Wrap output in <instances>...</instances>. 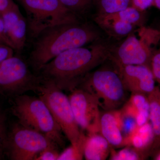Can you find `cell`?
Masks as SVG:
<instances>
[{"label": "cell", "instance_id": "1", "mask_svg": "<svg viewBox=\"0 0 160 160\" xmlns=\"http://www.w3.org/2000/svg\"><path fill=\"white\" fill-rule=\"evenodd\" d=\"M112 46L99 40L66 50L41 68L38 74L65 91L77 88L84 78L109 59Z\"/></svg>", "mask_w": 160, "mask_h": 160}, {"label": "cell", "instance_id": "2", "mask_svg": "<svg viewBox=\"0 0 160 160\" xmlns=\"http://www.w3.org/2000/svg\"><path fill=\"white\" fill-rule=\"evenodd\" d=\"M98 32L79 22L60 24L43 31L35 38L29 57V65L35 73L62 52L86 46L99 40Z\"/></svg>", "mask_w": 160, "mask_h": 160}, {"label": "cell", "instance_id": "3", "mask_svg": "<svg viewBox=\"0 0 160 160\" xmlns=\"http://www.w3.org/2000/svg\"><path fill=\"white\" fill-rule=\"evenodd\" d=\"M11 111L18 122L50 138L60 148L65 146L62 129L46 103L39 97L21 95L9 99Z\"/></svg>", "mask_w": 160, "mask_h": 160}, {"label": "cell", "instance_id": "4", "mask_svg": "<svg viewBox=\"0 0 160 160\" xmlns=\"http://www.w3.org/2000/svg\"><path fill=\"white\" fill-rule=\"evenodd\" d=\"M112 47L109 59L116 66L147 65L160 42V30L142 26Z\"/></svg>", "mask_w": 160, "mask_h": 160}, {"label": "cell", "instance_id": "5", "mask_svg": "<svg viewBox=\"0 0 160 160\" xmlns=\"http://www.w3.org/2000/svg\"><path fill=\"white\" fill-rule=\"evenodd\" d=\"M114 66V69L102 68L91 72L78 87L94 95L100 108L106 111L118 109L124 103L127 96L128 90Z\"/></svg>", "mask_w": 160, "mask_h": 160}, {"label": "cell", "instance_id": "6", "mask_svg": "<svg viewBox=\"0 0 160 160\" xmlns=\"http://www.w3.org/2000/svg\"><path fill=\"white\" fill-rule=\"evenodd\" d=\"M26 13L28 35L34 39L46 29L60 24L78 22L76 15L59 0H17Z\"/></svg>", "mask_w": 160, "mask_h": 160}, {"label": "cell", "instance_id": "7", "mask_svg": "<svg viewBox=\"0 0 160 160\" xmlns=\"http://www.w3.org/2000/svg\"><path fill=\"white\" fill-rule=\"evenodd\" d=\"M43 79L37 93L46 103L71 145H78L85 133L77 123L68 97L53 82Z\"/></svg>", "mask_w": 160, "mask_h": 160}, {"label": "cell", "instance_id": "8", "mask_svg": "<svg viewBox=\"0 0 160 160\" xmlns=\"http://www.w3.org/2000/svg\"><path fill=\"white\" fill-rule=\"evenodd\" d=\"M43 79L32 72L22 58L14 55L0 64V96L9 100L28 91L37 93Z\"/></svg>", "mask_w": 160, "mask_h": 160}, {"label": "cell", "instance_id": "9", "mask_svg": "<svg viewBox=\"0 0 160 160\" xmlns=\"http://www.w3.org/2000/svg\"><path fill=\"white\" fill-rule=\"evenodd\" d=\"M53 145L57 144L49 137L18 122L8 129L4 153L9 160H35L42 151Z\"/></svg>", "mask_w": 160, "mask_h": 160}, {"label": "cell", "instance_id": "10", "mask_svg": "<svg viewBox=\"0 0 160 160\" xmlns=\"http://www.w3.org/2000/svg\"><path fill=\"white\" fill-rule=\"evenodd\" d=\"M71 92L68 98L80 129L86 132V135L99 133L101 113L97 99L89 91L80 87Z\"/></svg>", "mask_w": 160, "mask_h": 160}, {"label": "cell", "instance_id": "11", "mask_svg": "<svg viewBox=\"0 0 160 160\" xmlns=\"http://www.w3.org/2000/svg\"><path fill=\"white\" fill-rule=\"evenodd\" d=\"M115 66L127 90L131 92L146 95L154 90L156 81L150 66L145 65Z\"/></svg>", "mask_w": 160, "mask_h": 160}, {"label": "cell", "instance_id": "12", "mask_svg": "<svg viewBox=\"0 0 160 160\" xmlns=\"http://www.w3.org/2000/svg\"><path fill=\"white\" fill-rule=\"evenodd\" d=\"M0 14L7 37L14 51L20 53L25 47L27 41L28 27L26 18L14 2Z\"/></svg>", "mask_w": 160, "mask_h": 160}, {"label": "cell", "instance_id": "13", "mask_svg": "<svg viewBox=\"0 0 160 160\" xmlns=\"http://www.w3.org/2000/svg\"><path fill=\"white\" fill-rule=\"evenodd\" d=\"M99 132L110 144L112 148L128 146L121 128L116 111H107L101 113Z\"/></svg>", "mask_w": 160, "mask_h": 160}, {"label": "cell", "instance_id": "14", "mask_svg": "<svg viewBox=\"0 0 160 160\" xmlns=\"http://www.w3.org/2000/svg\"><path fill=\"white\" fill-rule=\"evenodd\" d=\"M112 147L101 133L86 135L84 157L87 160H106L110 154Z\"/></svg>", "mask_w": 160, "mask_h": 160}, {"label": "cell", "instance_id": "15", "mask_svg": "<svg viewBox=\"0 0 160 160\" xmlns=\"http://www.w3.org/2000/svg\"><path fill=\"white\" fill-rule=\"evenodd\" d=\"M149 103V122L151 124L154 140L150 155L153 156L160 150V88L156 86L148 95Z\"/></svg>", "mask_w": 160, "mask_h": 160}, {"label": "cell", "instance_id": "16", "mask_svg": "<svg viewBox=\"0 0 160 160\" xmlns=\"http://www.w3.org/2000/svg\"><path fill=\"white\" fill-rule=\"evenodd\" d=\"M122 110L134 118L139 114H149L148 95L140 92H132L130 98Z\"/></svg>", "mask_w": 160, "mask_h": 160}, {"label": "cell", "instance_id": "17", "mask_svg": "<svg viewBox=\"0 0 160 160\" xmlns=\"http://www.w3.org/2000/svg\"><path fill=\"white\" fill-rule=\"evenodd\" d=\"M142 11H140L132 6H129L121 11L105 15H98L96 22L119 20L131 23L133 25L140 24L142 20Z\"/></svg>", "mask_w": 160, "mask_h": 160}, {"label": "cell", "instance_id": "18", "mask_svg": "<svg viewBox=\"0 0 160 160\" xmlns=\"http://www.w3.org/2000/svg\"><path fill=\"white\" fill-rule=\"evenodd\" d=\"M97 23L110 34L117 37L128 36L131 33L134 26L131 23L119 20L99 21Z\"/></svg>", "mask_w": 160, "mask_h": 160}, {"label": "cell", "instance_id": "19", "mask_svg": "<svg viewBox=\"0 0 160 160\" xmlns=\"http://www.w3.org/2000/svg\"><path fill=\"white\" fill-rule=\"evenodd\" d=\"M98 10V15L114 13L131 5V0H93Z\"/></svg>", "mask_w": 160, "mask_h": 160}, {"label": "cell", "instance_id": "20", "mask_svg": "<svg viewBox=\"0 0 160 160\" xmlns=\"http://www.w3.org/2000/svg\"><path fill=\"white\" fill-rule=\"evenodd\" d=\"M110 154V159L112 160H139L146 158L143 153L131 146H127L118 151L112 148Z\"/></svg>", "mask_w": 160, "mask_h": 160}, {"label": "cell", "instance_id": "21", "mask_svg": "<svg viewBox=\"0 0 160 160\" xmlns=\"http://www.w3.org/2000/svg\"><path fill=\"white\" fill-rule=\"evenodd\" d=\"M116 112L121 131L124 137L127 139L128 143V138L135 131L138 127L135 119L122 110L121 111H116Z\"/></svg>", "mask_w": 160, "mask_h": 160}, {"label": "cell", "instance_id": "22", "mask_svg": "<svg viewBox=\"0 0 160 160\" xmlns=\"http://www.w3.org/2000/svg\"><path fill=\"white\" fill-rule=\"evenodd\" d=\"M86 136L78 145L69 146L60 153L58 160H81L84 157V149Z\"/></svg>", "mask_w": 160, "mask_h": 160}, {"label": "cell", "instance_id": "23", "mask_svg": "<svg viewBox=\"0 0 160 160\" xmlns=\"http://www.w3.org/2000/svg\"><path fill=\"white\" fill-rule=\"evenodd\" d=\"M66 8L76 15L86 11L93 0H59Z\"/></svg>", "mask_w": 160, "mask_h": 160}, {"label": "cell", "instance_id": "24", "mask_svg": "<svg viewBox=\"0 0 160 160\" xmlns=\"http://www.w3.org/2000/svg\"><path fill=\"white\" fill-rule=\"evenodd\" d=\"M8 129L6 111L0 105V160L5 158L4 146L7 137Z\"/></svg>", "mask_w": 160, "mask_h": 160}, {"label": "cell", "instance_id": "25", "mask_svg": "<svg viewBox=\"0 0 160 160\" xmlns=\"http://www.w3.org/2000/svg\"><path fill=\"white\" fill-rule=\"evenodd\" d=\"M59 148L57 145L49 146L38 155L35 160H58L60 154Z\"/></svg>", "mask_w": 160, "mask_h": 160}, {"label": "cell", "instance_id": "26", "mask_svg": "<svg viewBox=\"0 0 160 160\" xmlns=\"http://www.w3.org/2000/svg\"><path fill=\"white\" fill-rule=\"evenodd\" d=\"M150 68L156 82L160 85V45L152 55L150 62Z\"/></svg>", "mask_w": 160, "mask_h": 160}, {"label": "cell", "instance_id": "27", "mask_svg": "<svg viewBox=\"0 0 160 160\" xmlns=\"http://www.w3.org/2000/svg\"><path fill=\"white\" fill-rule=\"evenodd\" d=\"M14 50L6 44L0 43V64L9 58L13 56Z\"/></svg>", "mask_w": 160, "mask_h": 160}, {"label": "cell", "instance_id": "28", "mask_svg": "<svg viewBox=\"0 0 160 160\" xmlns=\"http://www.w3.org/2000/svg\"><path fill=\"white\" fill-rule=\"evenodd\" d=\"M153 0H131V6L141 11H146V9L152 6Z\"/></svg>", "mask_w": 160, "mask_h": 160}, {"label": "cell", "instance_id": "29", "mask_svg": "<svg viewBox=\"0 0 160 160\" xmlns=\"http://www.w3.org/2000/svg\"><path fill=\"white\" fill-rule=\"evenodd\" d=\"M0 43L6 44V45L10 46L13 49V46L12 45L11 42H10L6 35L4 22H3L2 18L1 17V14H0Z\"/></svg>", "mask_w": 160, "mask_h": 160}, {"label": "cell", "instance_id": "30", "mask_svg": "<svg viewBox=\"0 0 160 160\" xmlns=\"http://www.w3.org/2000/svg\"><path fill=\"white\" fill-rule=\"evenodd\" d=\"M13 2V0H0V13L8 8Z\"/></svg>", "mask_w": 160, "mask_h": 160}, {"label": "cell", "instance_id": "31", "mask_svg": "<svg viewBox=\"0 0 160 160\" xmlns=\"http://www.w3.org/2000/svg\"><path fill=\"white\" fill-rule=\"evenodd\" d=\"M152 6L156 7L157 9L160 10V0H153Z\"/></svg>", "mask_w": 160, "mask_h": 160}, {"label": "cell", "instance_id": "32", "mask_svg": "<svg viewBox=\"0 0 160 160\" xmlns=\"http://www.w3.org/2000/svg\"><path fill=\"white\" fill-rule=\"evenodd\" d=\"M154 159L160 160V150L154 155Z\"/></svg>", "mask_w": 160, "mask_h": 160}]
</instances>
